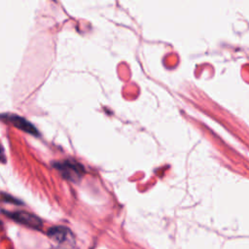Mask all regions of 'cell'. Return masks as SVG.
<instances>
[{"label": "cell", "instance_id": "obj_1", "mask_svg": "<svg viewBox=\"0 0 249 249\" xmlns=\"http://www.w3.org/2000/svg\"><path fill=\"white\" fill-rule=\"evenodd\" d=\"M53 166L57 168V170L65 179L71 181H77L84 173V168L79 162L69 160L54 162Z\"/></svg>", "mask_w": 249, "mask_h": 249}, {"label": "cell", "instance_id": "obj_2", "mask_svg": "<svg viewBox=\"0 0 249 249\" xmlns=\"http://www.w3.org/2000/svg\"><path fill=\"white\" fill-rule=\"evenodd\" d=\"M7 215H9L12 219L17 221L18 223H20L27 227H31L33 229H40L42 226L41 220L37 216L30 214L28 212L16 211L12 213H7Z\"/></svg>", "mask_w": 249, "mask_h": 249}, {"label": "cell", "instance_id": "obj_3", "mask_svg": "<svg viewBox=\"0 0 249 249\" xmlns=\"http://www.w3.org/2000/svg\"><path fill=\"white\" fill-rule=\"evenodd\" d=\"M3 119H6L7 121H9L11 124H13L15 126H17L18 128L30 133V134H34L37 135V129L33 126V124L31 123H29L27 120H25L22 117H19L18 115H11V114H7V115H3L2 116Z\"/></svg>", "mask_w": 249, "mask_h": 249}, {"label": "cell", "instance_id": "obj_4", "mask_svg": "<svg viewBox=\"0 0 249 249\" xmlns=\"http://www.w3.org/2000/svg\"><path fill=\"white\" fill-rule=\"evenodd\" d=\"M48 234L57 242H64L70 237V231L64 227H53L51 228Z\"/></svg>", "mask_w": 249, "mask_h": 249}]
</instances>
